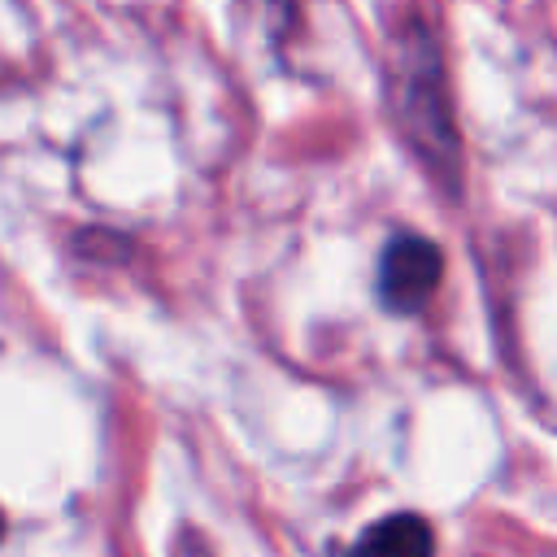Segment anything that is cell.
I'll return each instance as SVG.
<instances>
[{"mask_svg":"<svg viewBox=\"0 0 557 557\" xmlns=\"http://www.w3.org/2000/svg\"><path fill=\"white\" fill-rule=\"evenodd\" d=\"M392 109L413 144V152L444 178L457 183V126L448 109V83L440 52L426 30H409L400 57H396V78H392Z\"/></svg>","mask_w":557,"mask_h":557,"instance_id":"1","label":"cell"},{"mask_svg":"<svg viewBox=\"0 0 557 557\" xmlns=\"http://www.w3.org/2000/svg\"><path fill=\"white\" fill-rule=\"evenodd\" d=\"M444 278V252L426 235H392L379 252V300L392 313H418Z\"/></svg>","mask_w":557,"mask_h":557,"instance_id":"2","label":"cell"},{"mask_svg":"<svg viewBox=\"0 0 557 557\" xmlns=\"http://www.w3.org/2000/svg\"><path fill=\"white\" fill-rule=\"evenodd\" d=\"M352 557H435V531L418 513H387L361 531Z\"/></svg>","mask_w":557,"mask_h":557,"instance_id":"3","label":"cell"},{"mask_svg":"<svg viewBox=\"0 0 557 557\" xmlns=\"http://www.w3.org/2000/svg\"><path fill=\"white\" fill-rule=\"evenodd\" d=\"M0 535H4V513H0Z\"/></svg>","mask_w":557,"mask_h":557,"instance_id":"4","label":"cell"}]
</instances>
